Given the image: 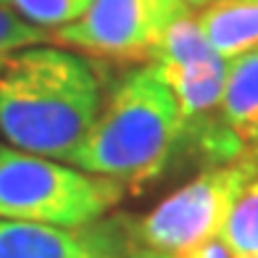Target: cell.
<instances>
[{"instance_id":"obj_14","label":"cell","mask_w":258,"mask_h":258,"mask_svg":"<svg viewBox=\"0 0 258 258\" xmlns=\"http://www.w3.org/2000/svg\"><path fill=\"white\" fill-rule=\"evenodd\" d=\"M174 258H232V253H229V248L224 245L221 237H211V240L195 245V248H190V250L177 253Z\"/></svg>"},{"instance_id":"obj_8","label":"cell","mask_w":258,"mask_h":258,"mask_svg":"<svg viewBox=\"0 0 258 258\" xmlns=\"http://www.w3.org/2000/svg\"><path fill=\"white\" fill-rule=\"evenodd\" d=\"M208 45L221 58H237L258 48V0H216L198 16Z\"/></svg>"},{"instance_id":"obj_12","label":"cell","mask_w":258,"mask_h":258,"mask_svg":"<svg viewBox=\"0 0 258 258\" xmlns=\"http://www.w3.org/2000/svg\"><path fill=\"white\" fill-rule=\"evenodd\" d=\"M92 0H6L8 8H14L21 19L40 29H58L72 24L87 11Z\"/></svg>"},{"instance_id":"obj_10","label":"cell","mask_w":258,"mask_h":258,"mask_svg":"<svg viewBox=\"0 0 258 258\" xmlns=\"http://www.w3.org/2000/svg\"><path fill=\"white\" fill-rule=\"evenodd\" d=\"M219 237L232 258H258V174L237 192Z\"/></svg>"},{"instance_id":"obj_5","label":"cell","mask_w":258,"mask_h":258,"mask_svg":"<svg viewBox=\"0 0 258 258\" xmlns=\"http://www.w3.org/2000/svg\"><path fill=\"white\" fill-rule=\"evenodd\" d=\"M190 14L182 0H92L72 24L50 37L58 45L108 58L150 55L171 21Z\"/></svg>"},{"instance_id":"obj_1","label":"cell","mask_w":258,"mask_h":258,"mask_svg":"<svg viewBox=\"0 0 258 258\" xmlns=\"http://www.w3.org/2000/svg\"><path fill=\"white\" fill-rule=\"evenodd\" d=\"M98 113V77L72 50L29 45L0 66V135L16 150L69 161Z\"/></svg>"},{"instance_id":"obj_7","label":"cell","mask_w":258,"mask_h":258,"mask_svg":"<svg viewBox=\"0 0 258 258\" xmlns=\"http://www.w3.org/2000/svg\"><path fill=\"white\" fill-rule=\"evenodd\" d=\"M227 69L229 61L219 53L198 63L158 69L169 90L174 92V98H177L184 129H198V124L206 126V119L219 108L227 85Z\"/></svg>"},{"instance_id":"obj_15","label":"cell","mask_w":258,"mask_h":258,"mask_svg":"<svg viewBox=\"0 0 258 258\" xmlns=\"http://www.w3.org/2000/svg\"><path fill=\"white\" fill-rule=\"evenodd\" d=\"M135 258H166V253H158V250H145V253H137Z\"/></svg>"},{"instance_id":"obj_13","label":"cell","mask_w":258,"mask_h":258,"mask_svg":"<svg viewBox=\"0 0 258 258\" xmlns=\"http://www.w3.org/2000/svg\"><path fill=\"white\" fill-rule=\"evenodd\" d=\"M50 34H45V29L29 24L27 19H21L14 8L0 6V66L3 61L21 48L37 45L42 40H48Z\"/></svg>"},{"instance_id":"obj_4","label":"cell","mask_w":258,"mask_h":258,"mask_svg":"<svg viewBox=\"0 0 258 258\" xmlns=\"http://www.w3.org/2000/svg\"><path fill=\"white\" fill-rule=\"evenodd\" d=\"M255 174L253 163L221 166L169 195L140 224V237L158 253H184L219 237L237 192Z\"/></svg>"},{"instance_id":"obj_16","label":"cell","mask_w":258,"mask_h":258,"mask_svg":"<svg viewBox=\"0 0 258 258\" xmlns=\"http://www.w3.org/2000/svg\"><path fill=\"white\" fill-rule=\"evenodd\" d=\"M182 3H184V6H203V8H206V6H211V3H216V0H182Z\"/></svg>"},{"instance_id":"obj_3","label":"cell","mask_w":258,"mask_h":258,"mask_svg":"<svg viewBox=\"0 0 258 258\" xmlns=\"http://www.w3.org/2000/svg\"><path fill=\"white\" fill-rule=\"evenodd\" d=\"M121 195V182L111 177L77 171L16 148H0V219L82 227L100 219Z\"/></svg>"},{"instance_id":"obj_18","label":"cell","mask_w":258,"mask_h":258,"mask_svg":"<svg viewBox=\"0 0 258 258\" xmlns=\"http://www.w3.org/2000/svg\"><path fill=\"white\" fill-rule=\"evenodd\" d=\"M166 258H174V255H166Z\"/></svg>"},{"instance_id":"obj_9","label":"cell","mask_w":258,"mask_h":258,"mask_svg":"<svg viewBox=\"0 0 258 258\" xmlns=\"http://www.w3.org/2000/svg\"><path fill=\"white\" fill-rule=\"evenodd\" d=\"M219 111L221 124L237 140L258 137V48L229 61Z\"/></svg>"},{"instance_id":"obj_2","label":"cell","mask_w":258,"mask_h":258,"mask_svg":"<svg viewBox=\"0 0 258 258\" xmlns=\"http://www.w3.org/2000/svg\"><path fill=\"white\" fill-rule=\"evenodd\" d=\"M182 132V113L166 79L153 63L140 66L113 87L69 161L116 182H145L166 166Z\"/></svg>"},{"instance_id":"obj_17","label":"cell","mask_w":258,"mask_h":258,"mask_svg":"<svg viewBox=\"0 0 258 258\" xmlns=\"http://www.w3.org/2000/svg\"><path fill=\"white\" fill-rule=\"evenodd\" d=\"M0 6H6V0H0Z\"/></svg>"},{"instance_id":"obj_11","label":"cell","mask_w":258,"mask_h":258,"mask_svg":"<svg viewBox=\"0 0 258 258\" xmlns=\"http://www.w3.org/2000/svg\"><path fill=\"white\" fill-rule=\"evenodd\" d=\"M214 53L216 50L208 45L198 19L184 14L177 21H171L169 29L161 34V40L153 48V53H150V58H153V66L166 69V66H187V63L206 61Z\"/></svg>"},{"instance_id":"obj_6","label":"cell","mask_w":258,"mask_h":258,"mask_svg":"<svg viewBox=\"0 0 258 258\" xmlns=\"http://www.w3.org/2000/svg\"><path fill=\"white\" fill-rule=\"evenodd\" d=\"M0 258H121L113 221L82 227L0 219Z\"/></svg>"}]
</instances>
